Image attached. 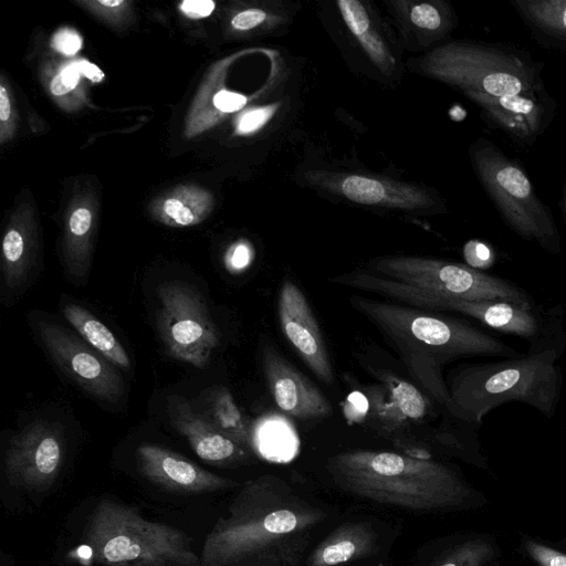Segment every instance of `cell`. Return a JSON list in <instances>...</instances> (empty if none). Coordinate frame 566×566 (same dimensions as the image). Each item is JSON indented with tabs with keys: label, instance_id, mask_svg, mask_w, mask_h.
Here are the masks:
<instances>
[{
	"label": "cell",
	"instance_id": "cell-1",
	"mask_svg": "<svg viewBox=\"0 0 566 566\" xmlns=\"http://www.w3.org/2000/svg\"><path fill=\"white\" fill-rule=\"evenodd\" d=\"M326 515L281 476L248 480L206 536L201 566H297Z\"/></svg>",
	"mask_w": 566,
	"mask_h": 566
},
{
	"label": "cell",
	"instance_id": "cell-2",
	"mask_svg": "<svg viewBox=\"0 0 566 566\" xmlns=\"http://www.w3.org/2000/svg\"><path fill=\"white\" fill-rule=\"evenodd\" d=\"M349 302L394 347L415 382L453 417L448 385L442 376L446 364L464 356L509 358L520 354L514 347L458 318L358 295L352 296Z\"/></svg>",
	"mask_w": 566,
	"mask_h": 566
},
{
	"label": "cell",
	"instance_id": "cell-3",
	"mask_svg": "<svg viewBox=\"0 0 566 566\" xmlns=\"http://www.w3.org/2000/svg\"><path fill=\"white\" fill-rule=\"evenodd\" d=\"M565 349L566 329H562L514 357L458 366L448 380L454 417L479 427L494 408L516 401L553 418L563 385L557 361Z\"/></svg>",
	"mask_w": 566,
	"mask_h": 566
},
{
	"label": "cell",
	"instance_id": "cell-4",
	"mask_svg": "<svg viewBox=\"0 0 566 566\" xmlns=\"http://www.w3.org/2000/svg\"><path fill=\"white\" fill-rule=\"evenodd\" d=\"M335 483L356 496L419 512L462 505L470 490L449 467L390 451L349 450L327 460Z\"/></svg>",
	"mask_w": 566,
	"mask_h": 566
},
{
	"label": "cell",
	"instance_id": "cell-5",
	"mask_svg": "<svg viewBox=\"0 0 566 566\" xmlns=\"http://www.w3.org/2000/svg\"><path fill=\"white\" fill-rule=\"evenodd\" d=\"M415 70L462 95L505 97L546 88L544 63L528 51L506 43L444 42L416 59Z\"/></svg>",
	"mask_w": 566,
	"mask_h": 566
},
{
	"label": "cell",
	"instance_id": "cell-6",
	"mask_svg": "<svg viewBox=\"0 0 566 566\" xmlns=\"http://www.w3.org/2000/svg\"><path fill=\"white\" fill-rule=\"evenodd\" d=\"M85 539L96 562L105 566H201L184 531L146 520L109 499L95 505Z\"/></svg>",
	"mask_w": 566,
	"mask_h": 566
},
{
	"label": "cell",
	"instance_id": "cell-7",
	"mask_svg": "<svg viewBox=\"0 0 566 566\" xmlns=\"http://www.w3.org/2000/svg\"><path fill=\"white\" fill-rule=\"evenodd\" d=\"M469 158L478 181L503 222L545 252L559 253L562 238L552 210L536 193L521 163L485 138L472 142Z\"/></svg>",
	"mask_w": 566,
	"mask_h": 566
},
{
	"label": "cell",
	"instance_id": "cell-8",
	"mask_svg": "<svg viewBox=\"0 0 566 566\" xmlns=\"http://www.w3.org/2000/svg\"><path fill=\"white\" fill-rule=\"evenodd\" d=\"M368 269L374 274L447 297L536 305L518 285L453 261L386 255L371 260Z\"/></svg>",
	"mask_w": 566,
	"mask_h": 566
},
{
	"label": "cell",
	"instance_id": "cell-9",
	"mask_svg": "<svg viewBox=\"0 0 566 566\" xmlns=\"http://www.w3.org/2000/svg\"><path fill=\"white\" fill-rule=\"evenodd\" d=\"M157 326L168 354L205 368L219 346V335L202 295L190 284L164 282L157 287Z\"/></svg>",
	"mask_w": 566,
	"mask_h": 566
},
{
	"label": "cell",
	"instance_id": "cell-10",
	"mask_svg": "<svg viewBox=\"0 0 566 566\" xmlns=\"http://www.w3.org/2000/svg\"><path fill=\"white\" fill-rule=\"evenodd\" d=\"M304 178L315 189L356 205L408 213H444L448 208L434 189L388 177L312 169Z\"/></svg>",
	"mask_w": 566,
	"mask_h": 566
},
{
	"label": "cell",
	"instance_id": "cell-11",
	"mask_svg": "<svg viewBox=\"0 0 566 566\" xmlns=\"http://www.w3.org/2000/svg\"><path fill=\"white\" fill-rule=\"evenodd\" d=\"M39 336L52 360L85 392L102 401L117 402L124 381L111 361L65 327L40 322Z\"/></svg>",
	"mask_w": 566,
	"mask_h": 566
},
{
	"label": "cell",
	"instance_id": "cell-12",
	"mask_svg": "<svg viewBox=\"0 0 566 566\" xmlns=\"http://www.w3.org/2000/svg\"><path fill=\"white\" fill-rule=\"evenodd\" d=\"M64 453L61 428L48 421H33L11 438L4 455V473L14 485L43 490L56 479Z\"/></svg>",
	"mask_w": 566,
	"mask_h": 566
},
{
	"label": "cell",
	"instance_id": "cell-13",
	"mask_svg": "<svg viewBox=\"0 0 566 566\" xmlns=\"http://www.w3.org/2000/svg\"><path fill=\"white\" fill-rule=\"evenodd\" d=\"M464 96L480 109V117L520 147L530 148L554 120L557 103L546 88L505 97L478 93Z\"/></svg>",
	"mask_w": 566,
	"mask_h": 566
},
{
	"label": "cell",
	"instance_id": "cell-14",
	"mask_svg": "<svg viewBox=\"0 0 566 566\" xmlns=\"http://www.w3.org/2000/svg\"><path fill=\"white\" fill-rule=\"evenodd\" d=\"M277 316L282 333L304 364L322 382L332 385L333 366L317 321L303 292L289 279L279 292Z\"/></svg>",
	"mask_w": 566,
	"mask_h": 566
},
{
	"label": "cell",
	"instance_id": "cell-15",
	"mask_svg": "<svg viewBox=\"0 0 566 566\" xmlns=\"http://www.w3.org/2000/svg\"><path fill=\"white\" fill-rule=\"evenodd\" d=\"M262 366L280 410L304 420L332 413L333 408L323 392L273 347L262 349Z\"/></svg>",
	"mask_w": 566,
	"mask_h": 566
},
{
	"label": "cell",
	"instance_id": "cell-16",
	"mask_svg": "<svg viewBox=\"0 0 566 566\" xmlns=\"http://www.w3.org/2000/svg\"><path fill=\"white\" fill-rule=\"evenodd\" d=\"M139 472L150 482L170 491L205 493L226 490L237 482L203 470L179 453L144 443L136 450Z\"/></svg>",
	"mask_w": 566,
	"mask_h": 566
},
{
	"label": "cell",
	"instance_id": "cell-17",
	"mask_svg": "<svg viewBox=\"0 0 566 566\" xmlns=\"http://www.w3.org/2000/svg\"><path fill=\"white\" fill-rule=\"evenodd\" d=\"M385 3L408 50L430 51L458 25L454 9L444 0H387Z\"/></svg>",
	"mask_w": 566,
	"mask_h": 566
},
{
	"label": "cell",
	"instance_id": "cell-18",
	"mask_svg": "<svg viewBox=\"0 0 566 566\" xmlns=\"http://www.w3.org/2000/svg\"><path fill=\"white\" fill-rule=\"evenodd\" d=\"M168 416L172 427L189 442L193 452L213 464L241 462L249 455L243 448L214 427L190 402L177 395L168 397Z\"/></svg>",
	"mask_w": 566,
	"mask_h": 566
},
{
	"label": "cell",
	"instance_id": "cell-19",
	"mask_svg": "<svg viewBox=\"0 0 566 566\" xmlns=\"http://www.w3.org/2000/svg\"><path fill=\"white\" fill-rule=\"evenodd\" d=\"M369 371L381 382V390L371 392L373 416L385 428H405L410 421H419L431 411L427 396L410 382L392 373L369 367Z\"/></svg>",
	"mask_w": 566,
	"mask_h": 566
},
{
	"label": "cell",
	"instance_id": "cell-20",
	"mask_svg": "<svg viewBox=\"0 0 566 566\" xmlns=\"http://www.w3.org/2000/svg\"><path fill=\"white\" fill-rule=\"evenodd\" d=\"M337 9L349 33L368 60L384 75L392 76L398 61L374 11L360 0H337Z\"/></svg>",
	"mask_w": 566,
	"mask_h": 566
},
{
	"label": "cell",
	"instance_id": "cell-21",
	"mask_svg": "<svg viewBox=\"0 0 566 566\" xmlns=\"http://www.w3.org/2000/svg\"><path fill=\"white\" fill-rule=\"evenodd\" d=\"M376 533L364 522H347L321 541L311 552L307 566H337L365 558L376 551Z\"/></svg>",
	"mask_w": 566,
	"mask_h": 566
},
{
	"label": "cell",
	"instance_id": "cell-22",
	"mask_svg": "<svg viewBox=\"0 0 566 566\" xmlns=\"http://www.w3.org/2000/svg\"><path fill=\"white\" fill-rule=\"evenodd\" d=\"M509 2L541 46L566 52V0Z\"/></svg>",
	"mask_w": 566,
	"mask_h": 566
},
{
	"label": "cell",
	"instance_id": "cell-23",
	"mask_svg": "<svg viewBox=\"0 0 566 566\" xmlns=\"http://www.w3.org/2000/svg\"><path fill=\"white\" fill-rule=\"evenodd\" d=\"M63 316L97 353L113 365L128 370L130 358L113 332L86 308L67 303L63 306Z\"/></svg>",
	"mask_w": 566,
	"mask_h": 566
},
{
	"label": "cell",
	"instance_id": "cell-24",
	"mask_svg": "<svg viewBox=\"0 0 566 566\" xmlns=\"http://www.w3.org/2000/svg\"><path fill=\"white\" fill-rule=\"evenodd\" d=\"M202 413L214 427L243 448L252 449L251 430L227 387L213 386L199 396Z\"/></svg>",
	"mask_w": 566,
	"mask_h": 566
},
{
	"label": "cell",
	"instance_id": "cell-25",
	"mask_svg": "<svg viewBox=\"0 0 566 566\" xmlns=\"http://www.w3.org/2000/svg\"><path fill=\"white\" fill-rule=\"evenodd\" d=\"M258 438L259 451L264 458L274 462H286L294 458L298 448V439L293 427L281 416H274L263 421L262 431Z\"/></svg>",
	"mask_w": 566,
	"mask_h": 566
},
{
	"label": "cell",
	"instance_id": "cell-26",
	"mask_svg": "<svg viewBox=\"0 0 566 566\" xmlns=\"http://www.w3.org/2000/svg\"><path fill=\"white\" fill-rule=\"evenodd\" d=\"M292 18L291 11L275 2L273 7H251L235 13L231 27L238 32H277L287 25Z\"/></svg>",
	"mask_w": 566,
	"mask_h": 566
},
{
	"label": "cell",
	"instance_id": "cell-27",
	"mask_svg": "<svg viewBox=\"0 0 566 566\" xmlns=\"http://www.w3.org/2000/svg\"><path fill=\"white\" fill-rule=\"evenodd\" d=\"M495 555L494 546L485 539H471L451 549L436 566H483Z\"/></svg>",
	"mask_w": 566,
	"mask_h": 566
},
{
	"label": "cell",
	"instance_id": "cell-28",
	"mask_svg": "<svg viewBox=\"0 0 566 566\" xmlns=\"http://www.w3.org/2000/svg\"><path fill=\"white\" fill-rule=\"evenodd\" d=\"M163 213L167 222L187 227L199 222L206 213L201 199L185 195L168 198L163 206Z\"/></svg>",
	"mask_w": 566,
	"mask_h": 566
},
{
	"label": "cell",
	"instance_id": "cell-29",
	"mask_svg": "<svg viewBox=\"0 0 566 566\" xmlns=\"http://www.w3.org/2000/svg\"><path fill=\"white\" fill-rule=\"evenodd\" d=\"M253 249L244 241L233 244L224 256V266L232 274L244 272L253 262Z\"/></svg>",
	"mask_w": 566,
	"mask_h": 566
},
{
	"label": "cell",
	"instance_id": "cell-30",
	"mask_svg": "<svg viewBox=\"0 0 566 566\" xmlns=\"http://www.w3.org/2000/svg\"><path fill=\"white\" fill-rule=\"evenodd\" d=\"M524 546L539 566H566V554L532 539H527Z\"/></svg>",
	"mask_w": 566,
	"mask_h": 566
},
{
	"label": "cell",
	"instance_id": "cell-31",
	"mask_svg": "<svg viewBox=\"0 0 566 566\" xmlns=\"http://www.w3.org/2000/svg\"><path fill=\"white\" fill-rule=\"evenodd\" d=\"M80 75L81 73L76 63L69 65L53 78L51 92L56 96L70 92L77 85Z\"/></svg>",
	"mask_w": 566,
	"mask_h": 566
},
{
	"label": "cell",
	"instance_id": "cell-32",
	"mask_svg": "<svg viewBox=\"0 0 566 566\" xmlns=\"http://www.w3.org/2000/svg\"><path fill=\"white\" fill-rule=\"evenodd\" d=\"M53 48L66 55L75 54L82 46V38L71 29L60 30L52 40Z\"/></svg>",
	"mask_w": 566,
	"mask_h": 566
},
{
	"label": "cell",
	"instance_id": "cell-33",
	"mask_svg": "<svg viewBox=\"0 0 566 566\" xmlns=\"http://www.w3.org/2000/svg\"><path fill=\"white\" fill-rule=\"evenodd\" d=\"M272 114V108H256L244 114L239 122L238 130L241 134L252 133L264 125Z\"/></svg>",
	"mask_w": 566,
	"mask_h": 566
},
{
	"label": "cell",
	"instance_id": "cell-34",
	"mask_svg": "<svg viewBox=\"0 0 566 566\" xmlns=\"http://www.w3.org/2000/svg\"><path fill=\"white\" fill-rule=\"evenodd\" d=\"M369 402L361 392H353L344 405V411L348 421H361L367 415Z\"/></svg>",
	"mask_w": 566,
	"mask_h": 566
},
{
	"label": "cell",
	"instance_id": "cell-35",
	"mask_svg": "<svg viewBox=\"0 0 566 566\" xmlns=\"http://www.w3.org/2000/svg\"><path fill=\"white\" fill-rule=\"evenodd\" d=\"M245 103V96L229 91H220L213 96L214 106L224 113L239 111Z\"/></svg>",
	"mask_w": 566,
	"mask_h": 566
},
{
	"label": "cell",
	"instance_id": "cell-36",
	"mask_svg": "<svg viewBox=\"0 0 566 566\" xmlns=\"http://www.w3.org/2000/svg\"><path fill=\"white\" fill-rule=\"evenodd\" d=\"M180 10L190 19H201L212 13L214 2L211 0H186L180 4Z\"/></svg>",
	"mask_w": 566,
	"mask_h": 566
},
{
	"label": "cell",
	"instance_id": "cell-37",
	"mask_svg": "<svg viewBox=\"0 0 566 566\" xmlns=\"http://www.w3.org/2000/svg\"><path fill=\"white\" fill-rule=\"evenodd\" d=\"M76 64L80 73L93 82H99L104 77V73L101 71V69L87 61L76 62Z\"/></svg>",
	"mask_w": 566,
	"mask_h": 566
},
{
	"label": "cell",
	"instance_id": "cell-38",
	"mask_svg": "<svg viewBox=\"0 0 566 566\" xmlns=\"http://www.w3.org/2000/svg\"><path fill=\"white\" fill-rule=\"evenodd\" d=\"M11 104L9 94L3 85L0 86V119L2 123L7 122L10 117Z\"/></svg>",
	"mask_w": 566,
	"mask_h": 566
},
{
	"label": "cell",
	"instance_id": "cell-39",
	"mask_svg": "<svg viewBox=\"0 0 566 566\" xmlns=\"http://www.w3.org/2000/svg\"><path fill=\"white\" fill-rule=\"evenodd\" d=\"M560 208L562 213L566 227V161H565V171H564V182H563V190H562V199H560Z\"/></svg>",
	"mask_w": 566,
	"mask_h": 566
},
{
	"label": "cell",
	"instance_id": "cell-40",
	"mask_svg": "<svg viewBox=\"0 0 566 566\" xmlns=\"http://www.w3.org/2000/svg\"><path fill=\"white\" fill-rule=\"evenodd\" d=\"M98 3L104 7L116 8L123 4L124 2L120 0H99Z\"/></svg>",
	"mask_w": 566,
	"mask_h": 566
},
{
	"label": "cell",
	"instance_id": "cell-41",
	"mask_svg": "<svg viewBox=\"0 0 566 566\" xmlns=\"http://www.w3.org/2000/svg\"><path fill=\"white\" fill-rule=\"evenodd\" d=\"M565 431H566V428H565Z\"/></svg>",
	"mask_w": 566,
	"mask_h": 566
}]
</instances>
